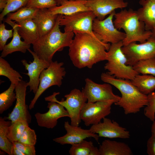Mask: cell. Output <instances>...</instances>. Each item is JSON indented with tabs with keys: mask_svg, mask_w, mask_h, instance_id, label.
<instances>
[{
	"mask_svg": "<svg viewBox=\"0 0 155 155\" xmlns=\"http://www.w3.org/2000/svg\"><path fill=\"white\" fill-rule=\"evenodd\" d=\"M29 124L24 120H18L11 123L8 127L7 136L11 142L18 141L25 128Z\"/></svg>",
	"mask_w": 155,
	"mask_h": 155,
	"instance_id": "31",
	"label": "cell"
},
{
	"mask_svg": "<svg viewBox=\"0 0 155 155\" xmlns=\"http://www.w3.org/2000/svg\"><path fill=\"white\" fill-rule=\"evenodd\" d=\"M113 100L96 102H86L80 113V118L86 126L96 124L111 113Z\"/></svg>",
	"mask_w": 155,
	"mask_h": 155,
	"instance_id": "10",
	"label": "cell"
},
{
	"mask_svg": "<svg viewBox=\"0 0 155 155\" xmlns=\"http://www.w3.org/2000/svg\"><path fill=\"white\" fill-rule=\"evenodd\" d=\"M85 82V86L82 91L88 102L113 100L116 103L120 99V96L114 93L111 85L108 83L97 84L88 78Z\"/></svg>",
	"mask_w": 155,
	"mask_h": 155,
	"instance_id": "12",
	"label": "cell"
},
{
	"mask_svg": "<svg viewBox=\"0 0 155 155\" xmlns=\"http://www.w3.org/2000/svg\"><path fill=\"white\" fill-rule=\"evenodd\" d=\"M14 146L20 150L24 155H35V145L21 143L18 141L12 142Z\"/></svg>",
	"mask_w": 155,
	"mask_h": 155,
	"instance_id": "38",
	"label": "cell"
},
{
	"mask_svg": "<svg viewBox=\"0 0 155 155\" xmlns=\"http://www.w3.org/2000/svg\"><path fill=\"white\" fill-rule=\"evenodd\" d=\"M28 51L32 56L33 61L29 63L26 60L22 59L21 62L28 71L27 73H24L29 78V81L26 82V85L29 87L30 91H32L35 94L38 88L40 74L44 69L49 66L50 63L40 59L34 51L30 49Z\"/></svg>",
	"mask_w": 155,
	"mask_h": 155,
	"instance_id": "14",
	"label": "cell"
},
{
	"mask_svg": "<svg viewBox=\"0 0 155 155\" xmlns=\"http://www.w3.org/2000/svg\"><path fill=\"white\" fill-rule=\"evenodd\" d=\"M69 152L70 155H100L99 149L93 142L85 140L71 145Z\"/></svg>",
	"mask_w": 155,
	"mask_h": 155,
	"instance_id": "26",
	"label": "cell"
},
{
	"mask_svg": "<svg viewBox=\"0 0 155 155\" xmlns=\"http://www.w3.org/2000/svg\"><path fill=\"white\" fill-rule=\"evenodd\" d=\"M19 24L18 32L24 41L32 44L39 38L37 26L33 19H30L16 22Z\"/></svg>",
	"mask_w": 155,
	"mask_h": 155,
	"instance_id": "24",
	"label": "cell"
},
{
	"mask_svg": "<svg viewBox=\"0 0 155 155\" xmlns=\"http://www.w3.org/2000/svg\"><path fill=\"white\" fill-rule=\"evenodd\" d=\"M148 104L144 109V115L151 121L155 120V92L147 95Z\"/></svg>",
	"mask_w": 155,
	"mask_h": 155,
	"instance_id": "34",
	"label": "cell"
},
{
	"mask_svg": "<svg viewBox=\"0 0 155 155\" xmlns=\"http://www.w3.org/2000/svg\"><path fill=\"white\" fill-rule=\"evenodd\" d=\"M0 75L7 78L11 83L17 85L22 78L20 73L14 70L3 58L0 57Z\"/></svg>",
	"mask_w": 155,
	"mask_h": 155,
	"instance_id": "28",
	"label": "cell"
},
{
	"mask_svg": "<svg viewBox=\"0 0 155 155\" xmlns=\"http://www.w3.org/2000/svg\"><path fill=\"white\" fill-rule=\"evenodd\" d=\"M8 0H0V11L2 12L5 7Z\"/></svg>",
	"mask_w": 155,
	"mask_h": 155,
	"instance_id": "40",
	"label": "cell"
},
{
	"mask_svg": "<svg viewBox=\"0 0 155 155\" xmlns=\"http://www.w3.org/2000/svg\"><path fill=\"white\" fill-rule=\"evenodd\" d=\"M152 34L151 36L155 38V28L152 30Z\"/></svg>",
	"mask_w": 155,
	"mask_h": 155,
	"instance_id": "44",
	"label": "cell"
},
{
	"mask_svg": "<svg viewBox=\"0 0 155 155\" xmlns=\"http://www.w3.org/2000/svg\"><path fill=\"white\" fill-rule=\"evenodd\" d=\"M146 149L148 155H155V136L151 135L148 140Z\"/></svg>",
	"mask_w": 155,
	"mask_h": 155,
	"instance_id": "39",
	"label": "cell"
},
{
	"mask_svg": "<svg viewBox=\"0 0 155 155\" xmlns=\"http://www.w3.org/2000/svg\"><path fill=\"white\" fill-rule=\"evenodd\" d=\"M59 92H54L53 94L45 98V101H54L62 105L66 109L70 115L71 124L79 126L81 122L80 113L82 108L87 99L82 91L75 88L65 95V100L62 98L61 101L57 100L56 96Z\"/></svg>",
	"mask_w": 155,
	"mask_h": 155,
	"instance_id": "7",
	"label": "cell"
},
{
	"mask_svg": "<svg viewBox=\"0 0 155 155\" xmlns=\"http://www.w3.org/2000/svg\"><path fill=\"white\" fill-rule=\"evenodd\" d=\"M115 13V11H114L103 20L96 18L93 21V32L105 43H116L123 41L125 37V33L119 30L114 26L113 19Z\"/></svg>",
	"mask_w": 155,
	"mask_h": 155,
	"instance_id": "11",
	"label": "cell"
},
{
	"mask_svg": "<svg viewBox=\"0 0 155 155\" xmlns=\"http://www.w3.org/2000/svg\"><path fill=\"white\" fill-rule=\"evenodd\" d=\"M69 47L68 55L75 66L91 68L99 62L106 60L111 44L103 42L100 37L86 32H76Z\"/></svg>",
	"mask_w": 155,
	"mask_h": 155,
	"instance_id": "1",
	"label": "cell"
},
{
	"mask_svg": "<svg viewBox=\"0 0 155 155\" xmlns=\"http://www.w3.org/2000/svg\"><path fill=\"white\" fill-rule=\"evenodd\" d=\"M12 155H24V154L13 145L12 151Z\"/></svg>",
	"mask_w": 155,
	"mask_h": 155,
	"instance_id": "41",
	"label": "cell"
},
{
	"mask_svg": "<svg viewBox=\"0 0 155 155\" xmlns=\"http://www.w3.org/2000/svg\"><path fill=\"white\" fill-rule=\"evenodd\" d=\"M18 141L24 144L35 145L37 142V138L35 131L29 126L27 127Z\"/></svg>",
	"mask_w": 155,
	"mask_h": 155,
	"instance_id": "35",
	"label": "cell"
},
{
	"mask_svg": "<svg viewBox=\"0 0 155 155\" xmlns=\"http://www.w3.org/2000/svg\"><path fill=\"white\" fill-rule=\"evenodd\" d=\"M86 5L96 18L102 20L116 9L127 7L128 3L124 0H87Z\"/></svg>",
	"mask_w": 155,
	"mask_h": 155,
	"instance_id": "18",
	"label": "cell"
},
{
	"mask_svg": "<svg viewBox=\"0 0 155 155\" xmlns=\"http://www.w3.org/2000/svg\"><path fill=\"white\" fill-rule=\"evenodd\" d=\"M63 15L59 14L55 25L47 34L39 38L32 45L34 51L40 59L50 63L55 54L71 45L73 32H62L60 29V20Z\"/></svg>",
	"mask_w": 155,
	"mask_h": 155,
	"instance_id": "3",
	"label": "cell"
},
{
	"mask_svg": "<svg viewBox=\"0 0 155 155\" xmlns=\"http://www.w3.org/2000/svg\"><path fill=\"white\" fill-rule=\"evenodd\" d=\"M113 23L118 30L123 29L126 36L123 40V46L131 43L146 42L151 36L152 32L146 30L143 22L138 17L137 11L130 8L115 13Z\"/></svg>",
	"mask_w": 155,
	"mask_h": 155,
	"instance_id": "4",
	"label": "cell"
},
{
	"mask_svg": "<svg viewBox=\"0 0 155 155\" xmlns=\"http://www.w3.org/2000/svg\"><path fill=\"white\" fill-rule=\"evenodd\" d=\"M96 16L91 11L78 12L69 16H63L59 25L64 26L65 32H86L95 35L92 24Z\"/></svg>",
	"mask_w": 155,
	"mask_h": 155,
	"instance_id": "8",
	"label": "cell"
},
{
	"mask_svg": "<svg viewBox=\"0 0 155 155\" xmlns=\"http://www.w3.org/2000/svg\"><path fill=\"white\" fill-rule=\"evenodd\" d=\"M16 85L11 83L9 88L0 94V113L2 114L12 105L16 100L15 91Z\"/></svg>",
	"mask_w": 155,
	"mask_h": 155,
	"instance_id": "30",
	"label": "cell"
},
{
	"mask_svg": "<svg viewBox=\"0 0 155 155\" xmlns=\"http://www.w3.org/2000/svg\"><path fill=\"white\" fill-rule=\"evenodd\" d=\"M39 9L26 6L23 7L15 12L8 13L6 19L16 22L28 19H33Z\"/></svg>",
	"mask_w": 155,
	"mask_h": 155,
	"instance_id": "29",
	"label": "cell"
},
{
	"mask_svg": "<svg viewBox=\"0 0 155 155\" xmlns=\"http://www.w3.org/2000/svg\"><path fill=\"white\" fill-rule=\"evenodd\" d=\"M87 0H65L59 6L48 9L54 14L69 16L84 11H91L86 5Z\"/></svg>",
	"mask_w": 155,
	"mask_h": 155,
	"instance_id": "21",
	"label": "cell"
},
{
	"mask_svg": "<svg viewBox=\"0 0 155 155\" xmlns=\"http://www.w3.org/2000/svg\"><path fill=\"white\" fill-rule=\"evenodd\" d=\"M26 82L22 80L16 86V102L12 111L8 117H4L13 123L18 120H24L29 124L31 122V116L26 104V96L27 87Z\"/></svg>",
	"mask_w": 155,
	"mask_h": 155,
	"instance_id": "13",
	"label": "cell"
},
{
	"mask_svg": "<svg viewBox=\"0 0 155 155\" xmlns=\"http://www.w3.org/2000/svg\"><path fill=\"white\" fill-rule=\"evenodd\" d=\"M101 80L116 88L120 92V100L114 104L122 108L125 114H135L148 104L147 95L141 92L130 80L117 78L103 73Z\"/></svg>",
	"mask_w": 155,
	"mask_h": 155,
	"instance_id": "2",
	"label": "cell"
},
{
	"mask_svg": "<svg viewBox=\"0 0 155 155\" xmlns=\"http://www.w3.org/2000/svg\"><path fill=\"white\" fill-rule=\"evenodd\" d=\"M64 127L66 133L63 136L53 139L54 141L62 145L68 144L71 145L78 143L86 138L92 137L98 142L99 137L98 135L92 132L89 129L72 125L67 121L65 122Z\"/></svg>",
	"mask_w": 155,
	"mask_h": 155,
	"instance_id": "17",
	"label": "cell"
},
{
	"mask_svg": "<svg viewBox=\"0 0 155 155\" xmlns=\"http://www.w3.org/2000/svg\"><path fill=\"white\" fill-rule=\"evenodd\" d=\"M48 111L44 113L39 112L34 115L38 125L48 129H53L57 125L58 120L60 118H70L69 113L61 104L55 102L50 101L48 103Z\"/></svg>",
	"mask_w": 155,
	"mask_h": 155,
	"instance_id": "16",
	"label": "cell"
},
{
	"mask_svg": "<svg viewBox=\"0 0 155 155\" xmlns=\"http://www.w3.org/2000/svg\"><path fill=\"white\" fill-rule=\"evenodd\" d=\"M103 122L92 125L89 129L92 132L97 134L99 137L109 138H129V132L121 126L116 121L105 117Z\"/></svg>",
	"mask_w": 155,
	"mask_h": 155,
	"instance_id": "15",
	"label": "cell"
},
{
	"mask_svg": "<svg viewBox=\"0 0 155 155\" xmlns=\"http://www.w3.org/2000/svg\"><path fill=\"white\" fill-rule=\"evenodd\" d=\"M139 74L155 76V57L141 60L133 66Z\"/></svg>",
	"mask_w": 155,
	"mask_h": 155,
	"instance_id": "32",
	"label": "cell"
},
{
	"mask_svg": "<svg viewBox=\"0 0 155 155\" xmlns=\"http://www.w3.org/2000/svg\"><path fill=\"white\" fill-rule=\"evenodd\" d=\"M123 46V41L111 44L104 67L108 74L117 78L132 80L139 74L133 66L127 65V58L122 50Z\"/></svg>",
	"mask_w": 155,
	"mask_h": 155,
	"instance_id": "5",
	"label": "cell"
},
{
	"mask_svg": "<svg viewBox=\"0 0 155 155\" xmlns=\"http://www.w3.org/2000/svg\"><path fill=\"white\" fill-rule=\"evenodd\" d=\"M3 21L12 27L13 35L11 41L5 46L2 51L1 56L4 58L9 54L17 51L25 53L28 49H30L31 44L24 40H21V37L18 31L19 24L14 21L6 18H4Z\"/></svg>",
	"mask_w": 155,
	"mask_h": 155,
	"instance_id": "19",
	"label": "cell"
},
{
	"mask_svg": "<svg viewBox=\"0 0 155 155\" xmlns=\"http://www.w3.org/2000/svg\"><path fill=\"white\" fill-rule=\"evenodd\" d=\"M13 29L7 30L4 23L0 24V50L2 51L6 45L7 40L13 37Z\"/></svg>",
	"mask_w": 155,
	"mask_h": 155,
	"instance_id": "37",
	"label": "cell"
},
{
	"mask_svg": "<svg viewBox=\"0 0 155 155\" xmlns=\"http://www.w3.org/2000/svg\"><path fill=\"white\" fill-rule=\"evenodd\" d=\"M57 5L55 0H30L26 6L39 9H49Z\"/></svg>",
	"mask_w": 155,
	"mask_h": 155,
	"instance_id": "36",
	"label": "cell"
},
{
	"mask_svg": "<svg viewBox=\"0 0 155 155\" xmlns=\"http://www.w3.org/2000/svg\"><path fill=\"white\" fill-rule=\"evenodd\" d=\"M58 14L52 13L48 9H39L33 19L36 24L40 37L50 32L54 27Z\"/></svg>",
	"mask_w": 155,
	"mask_h": 155,
	"instance_id": "20",
	"label": "cell"
},
{
	"mask_svg": "<svg viewBox=\"0 0 155 155\" xmlns=\"http://www.w3.org/2000/svg\"><path fill=\"white\" fill-rule=\"evenodd\" d=\"M122 50L127 59V64L133 66L141 60L155 57V38L151 36L146 42H136L123 46Z\"/></svg>",
	"mask_w": 155,
	"mask_h": 155,
	"instance_id": "9",
	"label": "cell"
},
{
	"mask_svg": "<svg viewBox=\"0 0 155 155\" xmlns=\"http://www.w3.org/2000/svg\"><path fill=\"white\" fill-rule=\"evenodd\" d=\"M151 135L155 136V120L153 122L151 128Z\"/></svg>",
	"mask_w": 155,
	"mask_h": 155,
	"instance_id": "42",
	"label": "cell"
},
{
	"mask_svg": "<svg viewBox=\"0 0 155 155\" xmlns=\"http://www.w3.org/2000/svg\"><path fill=\"white\" fill-rule=\"evenodd\" d=\"M142 7L137 11L139 19L144 22L147 30L155 28V2L153 0H140Z\"/></svg>",
	"mask_w": 155,
	"mask_h": 155,
	"instance_id": "22",
	"label": "cell"
},
{
	"mask_svg": "<svg viewBox=\"0 0 155 155\" xmlns=\"http://www.w3.org/2000/svg\"><path fill=\"white\" fill-rule=\"evenodd\" d=\"M57 4V5L59 6L60 5L61 3L65 0H55Z\"/></svg>",
	"mask_w": 155,
	"mask_h": 155,
	"instance_id": "43",
	"label": "cell"
},
{
	"mask_svg": "<svg viewBox=\"0 0 155 155\" xmlns=\"http://www.w3.org/2000/svg\"><path fill=\"white\" fill-rule=\"evenodd\" d=\"M62 62L53 61L50 63L49 66L42 72L40 77V83L37 92L29 106L30 110L33 108L37 100L46 89L53 86L60 87L66 72L63 67Z\"/></svg>",
	"mask_w": 155,
	"mask_h": 155,
	"instance_id": "6",
	"label": "cell"
},
{
	"mask_svg": "<svg viewBox=\"0 0 155 155\" xmlns=\"http://www.w3.org/2000/svg\"><path fill=\"white\" fill-rule=\"evenodd\" d=\"M155 2V0H153Z\"/></svg>",
	"mask_w": 155,
	"mask_h": 155,
	"instance_id": "45",
	"label": "cell"
},
{
	"mask_svg": "<svg viewBox=\"0 0 155 155\" xmlns=\"http://www.w3.org/2000/svg\"><path fill=\"white\" fill-rule=\"evenodd\" d=\"M30 0H8L5 7L0 14V22L8 13L15 11L20 8L26 7Z\"/></svg>",
	"mask_w": 155,
	"mask_h": 155,
	"instance_id": "33",
	"label": "cell"
},
{
	"mask_svg": "<svg viewBox=\"0 0 155 155\" xmlns=\"http://www.w3.org/2000/svg\"><path fill=\"white\" fill-rule=\"evenodd\" d=\"M132 83L143 94L148 95L155 90V76L138 74L132 80Z\"/></svg>",
	"mask_w": 155,
	"mask_h": 155,
	"instance_id": "25",
	"label": "cell"
},
{
	"mask_svg": "<svg viewBox=\"0 0 155 155\" xmlns=\"http://www.w3.org/2000/svg\"><path fill=\"white\" fill-rule=\"evenodd\" d=\"M100 155H131L133 154L129 146L122 142L105 140L100 145Z\"/></svg>",
	"mask_w": 155,
	"mask_h": 155,
	"instance_id": "23",
	"label": "cell"
},
{
	"mask_svg": "<svg viewBox=\"0 0 155 155\" xmlns=\"http://www.w3.org/2000/svg\"><path fill=\"white\" fill-rule=\"evenodd\" d=\"M5 117H0V148L9 155H12L13 145L7 136L8 128L11 123Z\"/></svg>",
	"mask_w": 155,
	"mask_h": 155,
	"instance_id": "27",
	"label": "cell"
}]
</instances>
